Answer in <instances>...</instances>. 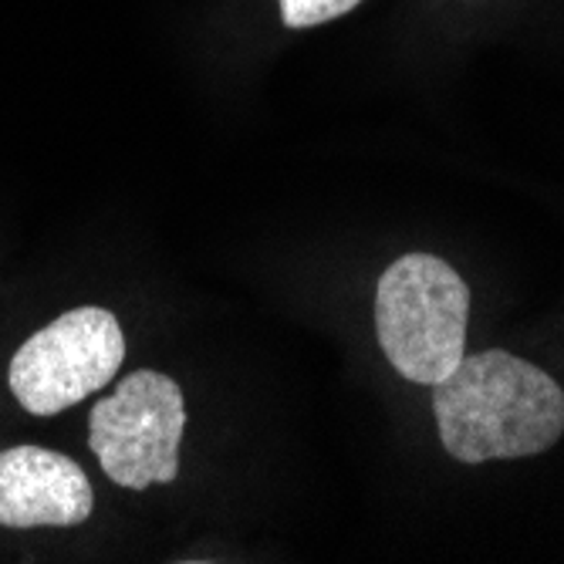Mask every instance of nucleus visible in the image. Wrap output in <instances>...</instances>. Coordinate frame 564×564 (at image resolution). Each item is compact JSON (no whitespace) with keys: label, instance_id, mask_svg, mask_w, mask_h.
I'll return each instance as SVG.
<instances>
[{"label":"nucleus","instance_id":"obj_1","mask_svg":"<svg viewBox=\"0 0 564 564\" xmlns=\"http://www.w3.org/2000/svg\"><path fill=\"white\" fill-rule=\"evenodd\" d=\"M440 440L459 464L521 459L551 449L564 433L561 386L524 358L490 348L433 386Z\"/></svg>","mask_w":564,"mask_h":564},{"label":"nucleus","instance_id":"obj_2","mask_svg":"<svg viewBox=\"0 0 564 564\" xmlns=\"http://www.w3.org/2000/svg\"><path fill=\"white\" fill-rule=\"evenodd\" d=\"M470 288L433 253H405L376 288V332L392 369L420 386L443 382L464 358Z\"/></svg>","mask_w":564,"mask_h":564},{"label":"nucleus","instance_id":"obj_3","mask_svg":"<svg viewBox=\"0 0 564 564\" xmlns=\"http://www.w3.org/2000/svg\"><path fill=\"white\" fill-rule=\"evenodd\" d=\"M186 409L180 386L163 372H132L112 395L95 402L88 446L106 477L126 490L173 484L180 474V440Z\"/></svg>","mask_w":564,"mask_h":564},{"label":"nucleus","instance_id":"obj_4","mask_svg":"<svg viewBox=\"0 0 564 564\" xmlns=\"http://www.w3.org/2000/svg\"><path fill=\"white\" fill-rule=\"evenodd\" d=\"M126 358V338L106 307L75 312L31 335L11 362V392L34 416H55L106 389Z\"/></svg>","mask_w":564,"mask_h":564},{"label":"nucleus","instance_id":"obj_5","mask_svg":"<svg viewBox=\"0 0 564 564\" xmlns=\"http://www.w3.org/2000/svg\"><path fill=\"white\" fill-rule=\"evenodd\" d=\"M91 484L72 456L14 446L0 453V528H75L91 514Z\"/></svg>","mask_w":564,"mask_h":564},{"label":"nucleus","instance_id":"obj_6","mask_svg":"<svg viewBox=\"0 0 564 564\" xmlns=\"http://www.w3.org/2000/svg\"><path fill=\"white\" fill-rule=\"evenodd\" d=\"M358 4L362 0H281V21L288 28H315L355 11Z\"/></svg>","mask_w":564,"mask_h":564}]
</instances>
